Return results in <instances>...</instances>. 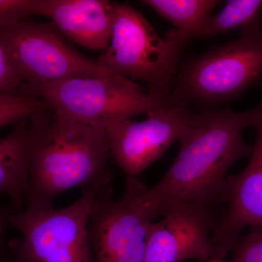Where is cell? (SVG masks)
I'll use <instances>...</instances> for the list:
<instances>
[{
  "mask_svg": "<svg viewBox=\"0 0 262 262\" xmlns=\"http://www.w3.org/2000/svg\"><path fill=\"white\" fill-rule=\"evenodd\" d=\"M260 111L258 104L244 113L229 107L203 108L179 140L177 158L159 183L147 188L146 198L156 216L179 202H196L213 210L227 203V172L252 146L244 139Z\"/></svg>",
  "mask_w": 262,
  "mask_h": 262,
  "instance_id": "1",
  "label": "cell"
},
{
  "mask_svg": "<svg viewBox=\"0 0 262 262\" xmlns=\"http://www.w3.org/2000/svg\"><path fill=\"white\" fill-rule=\"evenodd\" d=\"M110 155L105 129L53 112L33 146L24 208L51 209L62 193L98 182L110 171Z\"/></svg>",
  "mask_w": 262,
  "mask_h": 262,
  "instance_id": "2",
  "label": "cell"
},
{
  "mask_svg": "<svg viewBox=\"0 0 262 262\" xmlns=\"http://www.w3.org/2000/svg\"><path fill=\"white\" fill-rule=\"evenodd\" d=\"M262 84V15L235 40L179 67L170 94L198 110L220 107Z\"/></svg>",
  "mask_w": 262,
  "mask_h": 262,
  "instance_id": "3",
  "label": "cell"
},
{
  "mask_svg": "<svg viewBox=\"0 0 262 262\" xmlns=\"http://www.w3.org/2000/svg\"><path fill=\"white\" fill-rule=\"evenodd\" d=\"M19 93L40 98L58 115L103 129L138 115L147 116L177 101L171 94L166 97L154 96L127 77L113 72L48 84H21Z\"/></svg>",
  "mask_w": 262,
  "mask_h": 262,
  "instance_id": "4",
  "label": "cell"
},
{
  "mask_svg": "<svg viewBox=\"0 0 262 262\" xmlns=\"http://www.w3.org/2000/svg\"><path fill=\"white\" fill-rule=\"evenodd\" d=\"M189 40L175 29L161 37L139 10L115 3L111 39L98 61L114 73L142 81L150 94L166 97L173 90L181 52Z\"/></svg>",
  "mask_w": 262,
  "mask_h": 262,
  "instance_id": "5",
  "label": "cell"
},
{
  "mask_svg": "<svg viewBox=\"0 0 262 262\" xmlns=\"http://www.w3.org/2000/svg\"><path fill=\"white\" fill-rule=\"evenodd\" d=\"M113 180L108 171L84 188L82 195L61 209L13 211L10 225L22 239L12 246L10 262H95L89 224L95 200L101 188Z\"/></svg>",
  "mask_w": 262,
  "mask_h": 262,
  "instance_id": "6",
  "label": "cell"
},
{
  "mask_svg": "<svg viewBox=\"0 0 262 262\" xmlns=\"http://www.w3.org/2000/svg\"><path fill=\"white\" fill-rule=\"evenodd\" d=\"M54 24L25 19L0 28V43L22 84L51 83L112 72L77 51Z\"/></svg>",
  "mask_w": 262,
  "mask_h": 262,
  "instance_id": "7",
  "label": "cell"
},
{
  "mask_svg": "<svg viewBox=\"0 0 262 262\" xmlns=\"http://www.w3.org/2000/svg\"><path fill=\"white\" fill-rule=\"evenodd\" d=\"M112 182L95 200L89 224L96 262H144L150 225L156 215L146 198L147 187L137 177H127L125 192L113 198Z\"/></svg>",
  "mask_w": 262,
  "mask_h": 262,
  "instance_id": "8",
  "label": "cell"
},
{
  "mask_svg": "<svg viewBox=\"0 0 262 262\" xmlns=\"http://www.w3.org/2000/svg\"><path fill=\"white\" fill-rule=\"evenodd\" d=\"M195 115L191 105L176 101L150 113L144 121L130 118L115 122L105 129L110 155L127 177H137L180 140Z\"/></svg>",
  "mask_w": 262,
  "mask_h": 262,
  "instance_id": "9",
  "label": "cell"
},
{
  "mask_svg": "<svg viewBox=\"0 0 262 262\" xmlns=\"http://www.w3.org/2000/svg\"><path fill=\"white\" fill-rule=\"evenodd\" d=\"M212 211L196 202H179L165 208L163 219L150 225L144 262L218 257L213 234L220 220Z\"/></svg>",
  "mask_w": 262,
  "mask_h": 262,
  "instance_id": "10",
  "label": "cell"
},
{
  "mask_svg": "<svg viewBox=\"0 0 262 262\" xmlns=\"http://www.w3.org/2000/svg\"><path fill=\"white\" fill-rule=\"evenodd\" d=\"M253 127L256 141L247 166L236 175H228L227 210L213 234L220 258L232 250L246 228H262V99Z\"/></svg>",
  "mask_w": 262,
  "mask_h": 262,
  "instance_id": "11",
  "label": "cell"
},
{
  "mask_svg": "<svg viewBox=\"0 0 262 262\" xmlns=\"http://www.w3.org/2000/svg\"><path fill=\"white\" fill-rule=\"evenodd\" d=\"M115 4L107 0H40L39 15L51 18L72 42L102 53L111 39Z\"/></svg>",
  "mask_w": 262,
  "mask_h": 262,
  "instance_id": "12",
  "label": "cell"
},
{
  "mask_svg": "<svg viewBox=\"0 0 262 262\" xmlns=\"http://www.w3.org/2000/svg\"><path fill=\"white\" fill-rule=\"evenodd\" d=\"M50 110L20 120L8 135L0 138V193L9 198L13 211L25 206L33 146L51 120Z\"/></svg>",
  "mask_w": 262,
  "mask_h": 262,
  "instance_id": "13",
  "label": "cell"
},
{
  "mask_svg": "<svg viewBox=\"0 0 262 262\" xmlns=\"http://www.w3.org/2000/svg\"><path fill=\"white\" fill-rule=\"evenodd\" d=\"M162 18L170 22L176 30L189 39L205 38L212 12L220 3L217 0H143Z\"/></svg>",
  "mask_w": 262,
  "mask_h": 262,
  "instance_id": "14",
  "label": "cell"
},
{
  "mask_svg": "<svg viewBox=\"0 0 262 262\" xmlns=\"http://www.w3.org/2000/svg\"><path fill=\"white\" fill-rule=\"evenodd\" d=\"M262 15V0H229L218 14L212 16L205 38L244 29Z\"/></svg>",
  "mask_w": 262,
  "mask_h": 262,
  "instance_id": "15",
  "label": "cell"
},
{
  "mask_svg": "<svg viewBox=\"0 0 262 262\" xmlns=\"http://www.w3.org/2000/svg\"><path fill=\"white\" fill-rule=\"evenodd\" d=\"M47 110L52 108L43 100L34 96L0 94V128Z\"/></svg>",
  "mask_w": 262,
  "mask_h": 262,
  "instance_id": "16",
  "label": "cell"
},
{
  "mask_svg": "<svg viewBox=\"0 0 262 262\" xmlns=\"http://www.w3.org/2000/svg\"><path fill=\"white\" fill-rule=\"evenodd\" d=\"M40 0H0V28L39 15Z\"/></svg>",
  "mask_w": 262,
  "mask_h": 262,
  "instance_id": "17",
  "label": "cell"
},
{
  "mask_svg": "<svg viewBox=\"0 0 262 262\" xmlns=\"http://www.w3.org/2000/svg\"><path fill=\"white\" fill-rule=\"evenodd\" d=\"M235 262H262V228H251L232 248Z\"/></svg>",
  "mask_w": 262,
  "mask_h": 262,
  "instance_id": "18",
  "label": "cell"
},
{
  "mask_svg": "<svg viewBox=\"0 0 262 262\" xmlns=\"http://www.w3.org/2000/svg\"><path fill=\"white\" fill-rule=\"evenodd\" d=\"M21 84L4 48L0 43V94H20L19 91Z\"/></svg>",
  "mask_w": 262,
  "mask_h": 262,
  "instance_id": "19",
  "label": "cell"
},
{
  "mask_svg": "<svg viewBox=\"0 0 262 262\" xmlns=\"http://www.w3.org/2000/svg\"><path fill=\"white\" fill-rule=\"evenodd\" d=\"M13 212V208L10 206H0V262H10V254L7 251L5 234L10 225V217Z\"/></svg>",
  "mask_w": 262,
  "mask_h": 262,
  "instance_id": "20",
  "label": "cell"
},
{
  "mask_svg": "<svg viewBox=\"0 0 262 262\" xmlns=\"http://www.w3.org/2000/svg\"><path fill=\"white\" fill-rule=\"evenodd\" d=\"M207 262H229V261H224V260L221 258L213 257V258H210V259L208 260V261H207ZM232 262H235V261H232Z\"/></svg>",
  "mask_w": 262,
  "mask_h": 262,
  "instance_id": "21",
  "label": "cell"
}]
</instances>
